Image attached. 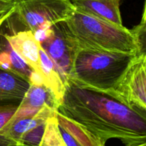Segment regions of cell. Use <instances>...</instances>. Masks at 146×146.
I'll return each mask as SVG.
<instances>
[{
	"label": "cell",
	"instance_id": "44dd1931",
	"mask_svg": "<svg viewBox=\"0 0 146 146\" xmlns=\"http://www.w3.org/2000/svg\"><path fill=\"white\" fill-rule=\"evenodd\" d=\"M14 8L10 10H7V11H0V27L5 22L6 20L12 14V13L14 12Z\"/></svg>",
	"mask_w": 146,
	"mask_h": 146
},
{
	"label": "cell",
	"instance_id": "5bb4252c",
	"mask_svg": "<svg viewBox=\"0 0 146 146\" xmlns=\"http://www.w3.org/2000/svg\"><path fill=\"white\" fill-rule=\"evenodd\" d=\"M58 127L68 133L81 146H106V143L96 137L86 127L76 122L56 113Z\"/></svg>",
	"mask_w": 146,
	"mask_h": 146
},
{
	"label": "cell",
	"instance_id": "8992f818",
	"mask_svg": "<svg viewBox=\"0 0 146 146\" xmlns=\"http://www.w3.org/2000/svg\"><path fill=\"white\" fill-rule=\"evenodd\" d=\"M108 94L146 110V55L135 54L115 88Z\"/></svg>",
	"mask_w": 146,
	"mask_h": 146
},
{
	"label": "cell",
	"instance_id": "ac0fdd59",
	"mask_svg": "<svg viewBox=\"0 0 146 146\" xmlns=\"http://www.w3.org/2000/svg\"><path fill=\"white\" fill-rule=\"evenodd\" d=\"M137 45L136 54L146 55V27L137 25L131 29Z\"/></svg>",
	"mask_w": 146,
	"mask_h": 146
},
{
	"label": "cell",
	"instance_id": "3957f363",
	"mask_svg": "<svg viewBox=\"0 0 146 146\" xmlns=\"http://www.w3.org/2000/svg\"><path fill=\"white\" fill-rule=\"evenodd\" d=\"M65 23L80 47L137 53L135 37L131 30L123 25L113 24L76 9Z\"/></svg>",
	"mask_w": 146,
	"mask_h": 146
},
{
	"label": "cell",
	"instance_id": "7a4b0ae2",
	"mask_svg": "<svg viewBox=\"0 0 146 146\" xmlns=\"http://www.w3.org/2000/svg\"><path fill=\"white\" fill-rule=\"evenodd\" d=\"M135 54L79 47L68 80L81 87L109 93Z\"/></svg>",
	"mask_w": 146,
	"mask_h": 146
},
{
	"label": "cell",
	"instance_id": "6da1fadb",
	"mask_svg": "<svg viewBox=\"0 0 146 146\" xmlns=\"http://www.w3.org/2000/svg\"><path fill=\"white\" fill-rule=\"evenodd\" d=\"M57 112L76 122L106 143L121 140L125 146L146 142V110L123 102L106 92L67 81Z\"/></svg>",
	"mask_w": 146,
	"mask_h": 146
},
{
	"label": "cell",
	"instance_id": "8fae6325",
	"mask_svg": "<svg viewBox=\"0 0 146 146\" xmlns=\"http://www.w3.org/2000/svg\"><path fill=\"white\" fill-rule=\"evenodd\" d=\"M57 111L49 107H44L34 116L11 118L1 129L0 135L6 136L18 143L20 137L31 129L45 123L49 117L56 115Z\"/></svg>",
	"mask_w": 146,
	"mask_h": 146
},
{
	"label": "cell",
	"instance_id": "4fadbf2b",
	"mask_svg": "<svg viewBox=\"0 0 146 146\" xmlns=\"http://www.w3.org/2000/svg\"><path fill=\"white\" fill-rule=\"evenodd\" d=\"M40 60L44 84L54 93L61 103L65 93L66 84L55 64L41 47H40Z\"/></svg>",
	"mask_w": 146,
	"mask_h": 146
},
{
	"label": "cell",
	"instance_id": "d6986e66",
	"mask_svg": "<svg viewBox=\"0 0 146 146\" xmlns=\"http://www.w3.org/2000/svg\"><path fill=\"white\" fill-rule=\"evenodd\" d=\"M16 0H0V11H7L14 8Z\"/></svg>",
	"mask_w": 146,
	"mask_h": 146
},
{
	"label": "cell",
	"instance_id": "ba28073f",
	"mask_svg": "<svg viewBox=\"0 0 146 146\" xmlns=\"http://www.w3.org/2000/svg\"><path fill=\"white\" fill-rule=\"evenodd\" d=\"M60 102L44 84H30L12 118L34 116L44 107L57 111Z\"/></svg>",
	"mask_w": 146,
	"mask_h": 146
},
{
	"label": "cell",
	"instance_id": "cb8c5ba5",
	"mask_svg": "<svg viewBox=\"0 0 146 146\" xmlns=\"http://www.w3.org/2000/svg\"><path fill=\"white\" fill-rule=\"evenodd\" d=\"M17 146H27V145H21V144H17Z\"/></svg>",
	"mask_w": 146,
	"mask_h": 146
},
{
	"label": "cell",
	"instance_id": "ffe728a7",
	"mask_svg": "<svg viewBox=\"0 0 146 146\" xmlns=\"http://www.w3.org/2000/svg\"><path fill=\"white\" fill-rule=\"evenodd\" d=\"M18 143L14 140L0 135V146H17Z\"/></svg>",
	"mask_w": 146,
	"mask_h": 146
},
{
	"label": "cell",
	"instance_id": "9a60e30c",
	"mask_svg": "<svg viewBox=\"0 0 146 146\" xmlns=\"http://www.w3.org/2000/svg\"><path fill=\"white\" fill-rule=\"evenodd\" d=\"M38 146H67L58 127L56 114L46 120L44 135Z\"/></svg>",
	"mask_w": 146,
	"mask_h": 146
},
{
	"label": "cell",
	"instance_id": "5b68a950",
	"mask_svg": "<svg viewBox=\"0 0 146 146\" xmlns=\"http://www.w3.org/2000/svg\"><path fill=\"white\" fill-rule=\"evenodd\" d=\"M34 34L66 84L71 77L79 45L70 34L65 21L57 23L48 29Z\"/></svg>",
	"mask_w": 146,
	"mask_h": 146
},
{
	"label": "cell",
	"instance_id": "e0dca14e",
	"mask_svg": "<svg viewBox=\"0 0 146 146\" xmlns=\"http://www.w3.org/2000/svg\"><path fill=\"white\" fill-rule=\"evenodd\" d=\"M20 103H0V131L13 117Z\"/></svg>",
	"mask_w": 146,
	"mask_h": 146
},
{
	"label": "cell",
	"instance_id": "9c48e42d",
	"mask_svg": "<svg viewBox=\"0 0 146 146\" xmlns=\"http://www.w3.org/2000/svg\"><path fill=\"white\" fill-rule=\"evenodd\" d=\"M0 70L18 75L29 84H44L42 78L36 74L14 52L5 33L0 31Z\"/></svg>",
	"mask_w": 146,
	"mask_h": 146
},
{
	"label": "cell",
	"instance_id": "603a6c76",
	"mask_svg": "<svg viewBox=\"0 0 146 146\" xmlns=\"http://www.w3.org/2000/svg\"><path fill=\"white\" fill-rule=\"evenodd\" d=\"M135 146H146V142L143 143H141V144L140 145H135Z\"/></svg>",
	"mask_w": 146,
	"mask_h": 146
},
{
	"label": "cell",
	"instance_id": "7c38bea8",
	"mask_svg": "<svg viewBox=\"0 0 146 146\" xmlns=\"http://www.w3.org/2000/svg\"><path fill=\"white\" fill-rule=\"evenodd\" d=\"M29 85L19 76L0 70V103H20Z\"/></svg>",
	"mask_w": 146,
	"mask_h": 146
},
{
	"label": "cell",
	"instance_id": "2e32d148",
	"mask_svg": "<svg viewBox=\"0 0 146 146\" xmlns=\"http://www.w3.org/2000/svg\"><path fill=\"white\" fill-rule=\"evenodd\" d=\"M46 123V121L24 133L19 140L18 144L27 146H38L44 135Z\"/></svg>",
	"mask_w": 146,
	"mask_h": 146
},
{
	"label": "cell",
	"instance_id": "7402d4cb",
	"mask_svg": "<svg viewBox=\"0 0 146 146\" xmlns=\"http://www.w3.org/2000/svg\"><path fill=\"white\" fill-rule=\"evenodd\" d=\"M138 25L142 26V27H146V0H145V4H144V8L142 14V19H141V22H140V24H138Z\"/></svg>",
	"mask_w": 146,
	"mask_h": 146
},
{
	"label": "cell",
	"instance_id": "30bf717a",
	"mask_svg": "<svg viewBox=\"0 0 146 146\" xmlns=\"http://www.w3.org/2000/svg\"><path fill=\"white\" fill-rule=\"evenodd\" d=\"M76 10L108 21L123 25L121 0H70Z\"/></svg>",
	"mask_w": 146,
	"mask_h": 146
},
{
	"label": "cell",
	"instance_id": "277c9868",
	"mask_svg": "<svg viewBox=\"0 0 146 146\" xmlns=\"http://www.w3.org/2000/svg\"><path fill=\"white\" fill-rule=\"evenodd\" d=\"M74 11L70 0H16L14 12L9 19L35 34L66 21Z\"/></svg>",
	"mask_w": 146,
	"mask_h": 146
},
{
	"label": "cell",
	"instance_id": "52a82bcc",
	"mask_svg": "<svg viewBox=\"0 0 146 146\" xmlns=\"http://www.w3.org/2000/svg\"><path fill=\"white\" fill-rule=\"evenodd\" d=\"M5 36L11 47L23 61L42 78L40 60V42L30 30H21ZM43 80V78H42Z\"/></svg>",
	"mask_w": 146,
	"mask_h": 146
}]
</instances>
